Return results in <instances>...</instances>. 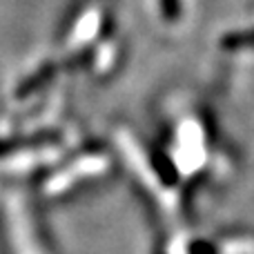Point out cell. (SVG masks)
<instances>
[{
  "label": "cell",
  "instance_id": "cell-1",
  "mask_svg": "<svg viewBox=\"0 0 254 254\" xmlns=\"http://www.w3.org/2000/svg\"><path fill=\"white\" fill-rule=\"evenodd\" d=\"M163 9H165L167 18L176 16V0H163Z\"/></svg>",
  "mask_w": 254,
  "mask_h": 254
}]
</instances>
